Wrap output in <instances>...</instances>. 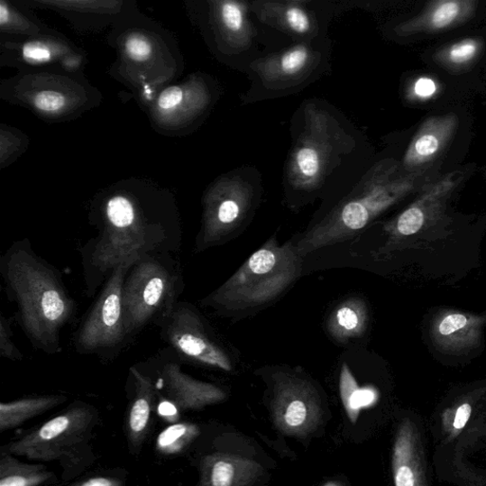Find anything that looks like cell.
<instances>
[{"label":"cell","instance_id":"cell-3","mask_svg":"<svg viewBox=\"0 0 486 486\" xmlns=\"http://www.w3.org/2000/svg\"><path fill=\"white\" fill-rule=\"evenodd\" d=\"M99 410L75 401L55 417L2 447L16 457L37 463L57 462L62 467V483L79 476L93 464L92 446L99 426Z\"/></svg>","mask_w":486,"mask_h":486},{"label":"cell","instance_id":"cell-7","mask_svg":"<svg viewBox=\"0 0 486 486\" xmlns=\"http://www.w3.org/2000/svg\"><path fill=\"white\" fill-rule=\"evenodd\" d=\"M303 129L296 140L287 165V181L296 190L319 188L341 152L346 134L338 122L316 105H308Z\"/></svg>","mask_w":486,"mask_h":486},{"label":"cell","instance_id":"cell-8","mask_svg":"<svg viewBox=\"0 0 486 486\" xmlns=\"http://www.w3.org/2000/svg\"><path fill=\"white\" fill-rule=\"evenodd\" d=\"M134 263L119 265L106 280L74 336L78 353L115 358L132 339L124 326L123 284Z\"/></svg>","mask_w":486,"mask_h":486},{"label":"cell","instance_id":"cell-35","mask_svg":"<svg viewBox=\"0 0 486 486\" xmlns=\"http://www.w3.org/2000/svg\"><path fill=\"white\" fill-rule=\"evenodd\" d=\"M183 99V89L179 87H170L160 96L158 105L161 111H171L181 105Z\"/></svg>","mask_w":486,"mask_h":486},{"label":"cell","instance_id":"cell-14","mask_svg":"<svg viewBox=\"0 0 486 486\" xmlns=\"http://www.w3.org/2000/svg\"><path fill=\"white\" fill-rule=\"evenodd\" d=\"M391 466L394 486H428L422 437L409 419L403 420L396 432Z\"/></svg>","mask_w":486,"mask_h":486},{"label":"cell","instance_id":"cell-36","mask_svg":"<svg viewBox=\"0 0 486 486\" xmlns=\"http://www.w3.org/2000/svg\"><path fill=\"white\" fill-rule=\"evenodd\" d=\"M414 89H416V93L417 96L422 97H427L436 93V83L431 79L424 78H420L417 82L416 87H414Z\"/></svg>","mask_w":486,"mask_h":486},{"label":"cell","instance_id":"cell-25","mask_svg":"<svg viewBox=\"0 0 486 486\" xmlns=\"http://www.w3.org/2000/svg\"><path fill=\"white\" fill-rule=\"evenodd\" d=\"M473 413L471 402L464 401L446 409L442 416L441 428L446 442L454 441L470 422Z\"/></svg>","mask_w":486,"mask_h":486},{"label":"cell","instance_id":"cell-31","mask_svg":"<svg viewBox=\"0 0 486 486\" xmlns=\"http://www.w3.org/2000/svg\"><path fill=\"white\" fill-rule=\"evenodd\" d=\"M440 148V141L434 134H424L413 143L411 156L414 158H427L436 154Z\"/></svg>","mask_w":486,"mask_h":486},{"label":"cell","instance_id":"cell-24","mask_svg":"<svg viewBox=\"0 0 486 486\" xmlns=\"http://www.w3.org/2000/svg\"><path fill=\"white\" fill-rule=\"evenodd\" d=\"M339 390L342 403L347 412V416L352 423L355 424L362 409L360 404V395L362 389L359 388L353 374L348 364L342 366L339 380Z\"/></svg>","mask_w":486,"mask_h":486},{"label":"cell","instance_id":"cell-2","mask_svg":"<svg viewBox=\"0 0 486 486\" xmlns=\"http://www.w3.org/2000/svg\"><path fill=\"white\" fill-rule=\"evenodd\" d=\"M5 292L16 304L17 323L32 346L47 354L62 352L61 332L78 314L59 269L35 253L28 239L14 242L0 258Z\"/></svg>","mask_w":486,"mask_h":486},{"label":"cell","instance_id":"cell-26","mask_svg":"<svg viewBox=\"0 0 486 486\" xmlns=\"http://www.w3.org/2000/svg\"><path fill=\"white\" fill-rule=\"evenodd\" d=\"M14 317H6L4 314L0 315V356L11 360V362H21L23 360V354L17 349L12 341V324Z\"/></svg>","mask_w":486,"mask_h":486},{"label":"cell","instance_id":"cell-21","mask_svg":"<svg viewBox=\"0 0 486 486\" xmlns=\"http://www.w3.org/2000/svg\"><path fill=\"white\" fill-rule=\"evenodd\" d=\"M261 5V19L269 24L277 23L298 37H308L316 31L314 17L300 3H265Z\"/></svg>","mask_w":486,"mask_h":486},{"label":"cell","instance_id":"cell-6","mask_svg":"<svg viewBox=\"0 0 486 486\" xmlns=\"http://www.w3.org/2000/svg\"><path fill=\"white\" fill-rule=\"evenodd\" d=\"M402 190L401 185L388 182L381 170L371 171L326 218L305 234L295 245L297 253L303 258L353 238L398 200Z\"/></svg>","mask_w":486,"mask_h":486},{"label":"cell","instance_id":"cell-17","mask_svg":"<svg viewBox=\"0 0 486 486\" xmlns=\"http://www.w3.org/2000/svg\"><path fill=\"white\" fill-rule=\"evenodd\" d=\"M68 398L63 394L28 396L0 404V432L22 426L26 422L63 405Z\"/></svg>","mask_w":486,"mask_h":486},{"label":"cell","instance_id":"cell-30","mask_svg":"<svg viewBox=\"0 0 486 486\" xmlns=\"http://www.w3.org/2000/svg\"><path fill=\"white\" fill-rule=\"evenodd\" d=\"M65 105V97L55 92H43L34 98V105L45 114L59 113L63 109Z\"/></svg>","mask_w":486,"mask_h":486},{"label":"cell","instance_id":"cell-5","mask_svg":"<svg viewBox=\"0 0 486 486\" xmlns=\"http://www.w3.org/2000/svg\"><path fill=\"white\" fill-rule=\"evenodd\" d=\"M175 254H151L136 261L122 290L125 328L132 338L149 326L160 327L184 292L181 262Z\"/></svg>","mask_w":486,"mask_h":486},{"label":"cell","instance_id":"cell-22","mask_svg":"<svg viewBox=\"0 0 486 486\" xmlns=\"http://www.w3.org/2000/svg\"><path fill=\"white\" fill-rule=\"evenodd\" d=\"M201 435V428L197 424L175 423L160 432L155 442V452L164 458L182 456Z\"/></svg>","mask_w":486,"mask_h":486},{"label":"cell","instance_id":"cell-34","mask_svg":"<svg viewBox=\"0 0 486 486\" xmlns=\"http://www.w3.org/2000/svg\"><path fill=\"white\" fill-rule=\"evenodd\" d=\"M477 50L478 45L474 41H463L450 49L449 58L454 63H464L472 60Z\"/></svg>","mask_w":486,"mask_h":486},{"label":"cell","instance_id":"cell-16","mask_svg":"<svg viewBox=\"0 0 486 486\" xmlns=\"http://www.w3.org/2000/svg\"><path fill=\"white\" fill-rule=\"evenodd\" d=\"M316 67V51L306 44L288 49L261 62L257 71L269 86L284 87L300 82Z\"/></svg>","mask_w":486,"mask_h":486},{"label":"cell","instance_id":"cell-37","mask_svg":"<svg viewBox=\"0 0 486 486\" xmlns=\"http://www.w3.org/2000/svg\"><path fill=\"white\" fill-rule=\"evenodd\" d=\"M377 394L376 391L370 388L362 389V395H360V404L362 408H368L376 402Z\"/></svg>","mask_w":486,"mask_h":486},{"label":"cell","instance_id":"cell-27","mask_svg":"<svg viewBox=\"0 0 486 486\" xmlns=\"http://www.w3.org/2000/svg\"><path fill=\"white\" fill-rule=\"evenodd\" d=\"M129 480L122 472H107L51 486H130Z\"/></svg>","mask_w":486,"mask_h":486},{"label":"cell","instance_id":"cell-1","mask_svg":"<svg viewBox=\"0 0 486 486\" xmlns=\"http://www.w3.org/2000/svg\"><path fill=\"white\" fill-rule=\"evenodd\" d=\"M99 233L79 248L86 295L94 298L121 264L151 254H176L183 231L174 212L148 207L131 197H110L94 222Z\"/></svg>","mask_w":486,"mask_h":486},{"label":"cell","instance_id":"cell-18","mask_svg":"<svg viewBox=\"0 0 486 486\" xmlns=\"http://www.w3.org/2000/svg\"><path fill=\"white\" fill-rule=\"evenodd\" d=\"M483 323L478 316L447 314L436 323L434 329L436 344L454 352L471 347L478 341Z\"/></svg>","mask_w":486,"mask_h":486},{"label":"cell","instance_id":"cell-33","mask_svg":"<svg viewBox=\"0 0 486 486\" xmlns=\"http://www.w3.org/2000/svg\"><path fill=\"white\" fill-rule=\"evenodd\" d=\"M23 58L32 63H45L51 60V50L44 43L31 42L23 50Z\"/></svg>","mask_w":486,"mask_h":486},{"label":"cell","instance_id":"cell-12","mask_svg":"<svg viewBox=\"0 0 486 486\" xmlns=\"http://www.w3.org/2000/svg\"><path fill=\"white\" fill-rule=\"evenodd\" d=\"M156 387L161 398L178 411H197L226 400V392L218 386L196 380L182 371L178 362H169L159 368Z\"/></svg>","mask_w":486,"mask_h":486},{"label":"cell","instance_id":"cell-23","mask_svg":"<svg viewBox=\"0 0 486 486\" xmlns=\"http://www.w3.org/2000/svg\"><path fill=\"white\" fill-rule=\"evenodd\" d=\"M219 21L226 38L236 47L246 46L251 30L247 21V7L238 2L218 4Z\"/></svg>","mask_w":486,"mask_h":486},{"label":"cell","instance_id":"cell-11","mask_svg":"<svg viewBox=\"0 0 486 486\" xmlns=\"http://www.w3.org/2000/svg\"><path fill=\"white\" fill-rule=\"evenodd\" d=\"M273 421L283 435L310 436L322 421L323 408L315 386L305 377L290 372L275 375L271 401Z\"/></svg>","mask_w":486,"mask_h":486},{"label":"cell","instance_id":"cell-19","mask_svg":"<svg viewBox=\"0 0 486 486\" xmlns=\"http://www.w3.org/2000/svg\"><path fill=\"white\" fill-rule=\"evenodd\" d=\"M58 481L57 474L45 463H25L2 449L0 486H51Z\"/></svg>","mask_w":486,"mask_h":486},{"label":"cell","instance_id":"cell-13","mask_svg":"<svg viewBox=\"0 0 486 486\" xmlns=\"http://www.w3.org/2000/svg\"><path fill=\"white\" fill-rule=\"evenodd\" d=\"M133 393L124 421V435L129 452L139 456L147 443L153 426V414L158 406L159 394L155 381L137 366L130 370Z\"/></svg>","mask_w":486,"mask_h":486},{"label":"cell","instance_id":"cell-39","mask_svg":"<svg viewBox=\"0 0 486 486\" xmlns=\"http://www.w3.org/2000/svg\"><path fill=\"white\" fill-rule=\"evenodd\" d=\"M485 436H486V432H485Z\"/></svg>","mask_w":486,"mask_h":486},{"label":"cell","instance_id":"cell-38","mask_svg":"<svg viewBox=\"0 0 486 486\" xmlns=\"http://www.w3.org/2000/svg\"><path fill=\"white\" fill-rule=\"evenodd\" d=\"M324 486H338V485L336 483H333V482L331 483L330 482V483H328L326 485H324Z\"/></svg>","mask_w":486,"mask_h":486},{"label":"cell","instance_id":"cell-28","mask_svg":"<svg viewBox=\"0 0 486 486\" xmlns=\"http://www.w3.org/2000/svg\"><path fill=\"white\" fill-rule=\"evenodd\" d=\"M425 215L421 208L412 206L404 211L394 225L393 233L400 236H411L419 232L424 225Z\"/></svg>","mask_w":486,"mask_h":486},{"label":"cell","instance_id":"cell-29","mask_svg":"<svg viewBox=\"0 0 486 486\" xmlns=\"http://www.w3.org/2000/svg\"><path fill=\"white\" fill-rule=\"evenodd\" d=\"M460 12L459 3L446 2L438 7L431 17V23L435 28L442 29L452 24Z\"/></svg>","mask_w":486,"mask_h":486},{"label":"cell","instance_id":"cell-9","mask_svg":"<svg viewBox=\"0 0 486 486\" xmlns=\"http://www.w3.org/2000/svg\"><path fill=\"white\" fill-rule=\"evenodd\" d=\"M160 329L161 339L183 362L226 372L234 370L228 353L192 304L179 301Z\"/></svg>","mask_w":486,"mask_h":486},{"label":"cell","instance_id":"cell-32","mask_svg":"<svg viewBox=\"0 0 486 486\" xmlns=\"http://www.w3.org/2000/svg\"><path fill=\"white\" fill-rule=\"evenodd\" d=\"M125 50H127L129 57L135 61H145L151 55V44L146 39L135 35L130 38L125 42Z\"/></svg>","mask_w":486,"mask_h":486},{"label":"cell","instance_id":"cell-20","mask_svg":"<svg viewBox=\"0 0 486 486\" xmlns=\"http://www.w3.org/2000/svg\"><path fill=\"white\" fill-rule=\"evenodd\" d=\"M369 309L366 302L352 298L341 302L327 321V329L334 339L342 344L362 336L367 330Z\"/></svg>","mask_w":486,"mask_h":486},{"label":"cell","instance_id":"cell-10","mask_svg":"<svg viewBox=\"0 0 486 486\" xmlns=\"http://www.w3.org/2000/svg\"><path fill=\"white\" fill-rule=\"evenodd\" d=\"M255 203V188L243 177L225 179L208 197L194 253L225 243L247 220Z\"/></svg>","mask_w":486,"mask_h":486},{"label":"cell","instance_id":"cell-4","mask_svg":"<svg viewBox=\"0 0 486 486\" xmlns=\"http://www.w3.org/2000/svg\"><path fill=\"white\" fill-rule=\"evenodd\" d=\"M302 258L291 242L267 241L201 304L220 314L254 310L273 302L299 278Z\"/></svg>","mask_w":486,"mask_h":486},{"label":"cell","instance_id":"cell-15","mask_svg":"<svg viewBox=\"0 0 486 486\" xmlns=\"http://www.w3.org/2000/svg\"><path fill=\"white\" fill-rule=\"evenodd\" d=\"M197 470V486H252L263 472L259 463L219 450L201 455Z\"/></svg>","mask_w":486,"mask_h":486}]
</instances>
